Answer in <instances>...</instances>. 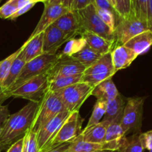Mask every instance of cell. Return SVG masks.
I'll return each mask as SVG.
<instances>
[{"label":"cell","mask_w":152,"mask_h":152,"mask_svg":"<svg viewBox=\"0 0 152 152\" xmlns=\"http://www.w3.org/2000/svg\"><path fill=\"white\" fill-rule=\"evenodd\" d=\"M39 102L29 101L28 104L18 112L7 117L3 126L0 142L10 146L13 143L23 137L31 129Z\"/></svg>","instance_id":"cell-1"},{"label":"cell","mask_w":152,"mask_h":152,"mask_svg":"<svg viewBox=\"0 0 152 152\" xmlns=\"http://www.w3.org/2000/svg\"><path fill=\"white\" fill-rule=\"evenodd\" d=\"M81 27L82 31H86L96 34L108 41L111 42L114 45V31L110 29L98 16L96 7L94 4L82 10L75 11Z\"/></svg>","instance_id":"cell-2"},{"label":"cell","mask_w":152,"mask_h":152,"mask_svg":"<svg viewBox=\"0 0 152 152\" xmlns=\"http://www.w3.org/2000/svg\"><path fill=\"white\" fill-rule=\"evenodd\" d=\"M64 110L66 109L59 97L53 92L47 91L40 100L30 130L37 133L43 126Z\"/></svg>","instance_id":"cell-3"},{"label":"cell","mask_w":152,"mask_h":152,"mask_svg":"<svg viewBox=\"0 0 152 152\" xmlns=\"http://www.w3.org/2000/svg\"><path fill=\"white\" fill-rule=\"evenodd\" d=\"M59 55L58 53L56 54L43 53L41 56L26 62L21 70L20 74L15 83L5 91L4 94H6L8 92L15 90L30 79L47 73L55 61L58 59Z\"/></svg>","instance_id":"cell-4"},{"label":"cell","mask_w":152,"mask_h":152,"mask_svg":"<svg viewBox=\"0 0 152 152\" xmlns=\"http://www.w3.org/2000/svg\"><path fill=\"white\" fill-rule=\"evenodd\" d=\"M145 97L128 98L121 119L122 129L126 136L131 132L140 133L142 127L143 105Z\"/></svg>","instance_id":"cell-5"},{"label":"cell","mask_w":152,"mask_h":152,"mask_svg":"<svg viewBox=\"0 0 152 152\" xmlns=\"http://www.w3.org/2000/svg\"><path fill=\"white\" fill-rule=\"evenodd\" d=\"M93 88L86 83H80L53 92L69 112L80 111L82 105L91 96Z\"/></svg>","instance_id":"cell-6"},{"label":"cell","mask_w":152,"mask_h":152,"mask_svg":"<svg viewBox=\"0 0 152 152\" xmlns=\"http://www.w3.org/2000/svg\"><path fill=\"white\" fill-rule=\"evenodd\" d=\"M111 52L102 55L97 62L86 68L82 74V83H86L94 88L104 80L112 78L117 72L113 65Z\"/></svg>","instance_id":"cell-7"},{"label":"cell","mask_w":152,"mask_h":152,"mask_svg":"<svg viewBox=\"0 0 152 152\" xmlns=\"http://www.w3.org/2000/svg\"><path fill=\"white\" fill-rule=\"evenodd\" d=\"M148 23L140 20L134 14L120 18L114 28V45L116 47L123 45L135 36L148 31Z\"/></svg>","instance_id":"cell-8"},{"label":"cell","mask_w":152,"mask_h":152,"mask_svg":"<svg viewBox=\"0 0 152 152\" xmlns=\"http://www.w3.org/2000/svg\"><path fill=\"white\" fill-rule=\"evenodd\" d=\"M47 74H42L24 83L19 87L6 94V96L20 97L29 101L39 102L48 90Z\"/></svg>","instance_id":"cell-9"},{"label":"cell","mask_w":152,"mask_h":152,"mask_svg":"<svg viewBox=\"0 0 152 152\" xmlns=\"http://www.w3.org/2000/svg\"><path fill=\"white\" fill-rule=\"evenodd\" d=\"M82 125L83 120L79 111L71 112L62 125L56 136L49 144L47 150L61 144L73 142L83 132Z\"/></svg>","instance_id":"cell-10"},{"label":"cell","mask_w":152,"mask_h":152,"mask_svg":"<svg viewBox=\"0 0 152 152\" xmlns=\"http://www.w3.org/2000/svg\"><path fill=\"white\" fill-rule=\"evenodd\" d=\"M59 57L46 73L48 80L58 77H73L82 75L86 68L70 56L59 53Z\"/></svg>","instance_id":"cell-11"},{"label":"cell","mask_w":152,"mask_h":152,"mask_svg":"<svg viewBox=\"0 0 152 152\" xmlns=\"http://www.w3.org/2000/svg\"><path fill=\"white\" fill-rule=\"evenodd\" d=\"M71 112L67 110L61 111L56 117L48 122L45 126L41 128L37 133V143L39 152H45L48 149L49 144L54 138L58 131L59 130L62 125L65 121Z\"/></svg>","instance_id":"cell-12"},{"label":"cell","mask_w":152,"mask_h":152,"mask_svg":"<svg viewBox=\"0 0 152 152\" xmlns=\"http://www.w3.org/2000/svg\"><path fill=\"white\" fill-rule=\"evenodd\" d=\"M71 39L51 25L43 31V53L56 54L58 49Z\"/></svg>","instance_id":"cell-13"},{"label":"cell","mask_w":152,"mask_h":152,"mask_svg":"<svg viewBox=\"0 0 152 152\" xmlns=\"http://www.w3.org/2000/svg\"><path fill=\"white\" fill-rule=\"evenodd\" d=\"M69 10H70L63 7L61 4H45V8L41 18L28 39L33 38L34 36L43 32L46 28L54 23L61 16L65 14Z\"/></svg>","instance_id":"cell-14"},{"label":"cell","mask_w":152,"mask_h":152,"mask_svg":"<svg viewBox=\"0 0 152 152\" xmlns=\"http://www.w3.org/2000/svg\"><path fill=\"white\" fill-rule=\"evenodd\" d=\"M53 25L59 28L63 34L71 39L77 35H80L82 29L77 18V13L74 10H69L61 16Z\"/></svg>","instance_id":"cell-15"},{"label":"cell","mask_w":152,"mask_h":152,"mask_svg":"<svg viewBox=\"0 0 152 152\" xmlns=\"http://www.w3.org/2000/svg\"><path fill=\"white\" fill-rule=\"evenodd\" d=\"M121 119H117L108 125L104 142L106 151L117 152L122 140L126 137L120 125Z\"/></svg>","instance_id":"cell-16"},{"label":"cell","mask_w":152,"mask_h":152,"mask_svg":"<svg viewBox=\"0 0 152 152\" xmlns=\"http://www.w3.org/2000/svg\"><path fill=\"white\" fill-rule=\"evenodd\" d=\"M111 54L116 72L130 66L138 56L132 49L126 47L124 45L114 48Z\"/></svg>","instance_id":"cell-17"},{"label":"cell","mask_w":152,"mask_h":152,"mask_svg":"<svg viewBox=\"0 0 152 152\" xmlns=\"http://www.w3.org/2000/svg\"><path fill=\"white\" fill-rule=\"evenodd\" d=\"M80 35L86 40L88 46L101 55H105L109 53L114 48V44L112 42L93 33L83 31Z\"/></svg>","instance_id":"cell-18"},{"label":"cell","mask_w":152,"mask_h":152,"mask_svg":"<svg viewBox=\"0 0 152 152\" xmlns=\"http://www.w3.org/2000/svg\"><path fill=\"white\" fill-rule=\"evenodd\" d=\"M109 123L101 121L87 129H84L80 134V137L85 142L92 143L103 144L105 140V134Z\"/></svg>","instance_id":"cell-19"},{"label":"cell","mask_w":152,"mask_h":152,"mask_svg":"<svg viewBox=\"0 0 152 152\" xmlns=\"http://www.w3.org/2000/svg\"><path fill=\"white\" fill-rule=\"evenodd\" d=\"M120 94L112 78H108L95 86L91 96H94L99 101L108 102L114 99Z\"/></svg>","instance_id":"cell-20"},{"label":"cell","mask_w":152,"mask_h":152,"mask_svg":"<svg viewBox=\"0 0 152 152\" xmlns=\"http://www.w3.org/2000/svg\"><path fill=\"white\" fill-rule=\"evenodd\" d=\"M22 54L25 62H28L43 54V32L28 39L24 43Z\"/></svg>","instance_id":"cell-21"},{"label":"cell","mask_w":152,"mask_h":152,"mask_svg":"<svg viewBox=\"0 0 152 152\" xmlns=\"http://www.w3.org/2000/svg\"><path fill=\"white\" fill-rule=\"evenodd\" d=\"M124 45L132 49L137 56L146 53L152 45V31L148 30L135 36Z\"/></svg>","instance_id":"cell-22"},{"label":"cell","mask_w":152,"mask_h":152,"mask_svg":"<svg viewBox=\"0 0 152 152\" xmlns=\"http://www.w3.org/2000/svg\"><path fill=\"white\" fill-rule=\"evenodd\" d=\"M126 99L121 94H119L114 99L107 102L106 111L102 121L111 123L118 118H122Z\"/></svg>","instance_id":"cell-23"},{"label":"cell","mask_w":152,"mask_h":152,"mask_svg":"<svg viewBox=\"0 0 152 152\" xmlns=\"http://www.w3.org/2000/svg\"><path fill=\"white\" fill-rule=\"evenodd\" d=\"M145 149L143 133L140 132L130 137H125L117 152H143Z\"/></svg>","instance_id":"cell-24"},{"label":"cell","mask_w":152,"mask_h":152,"mask_svg":"<svg viewBox=\"0 0 152 152\" xmlns=\"http://www.w3.org/2000/svg\"><path fill=\"white\" fill-rule=\"evenodd\" d=\"M102 56V55L91 48L86 44V45L81 50L74 54L71 57L74 59V60L81 63L82 65H83L87 68L93 64H94L96 62H97Z\"/></svg>","instance_id":"cell-25"},{"label":"cell","mask_w":152,"mask_h":152,"mask_svg":"<svg viewBox=\"0 0 152 152\" xmlns=\"http://www.w3.org/2000/svg\"><path fill=\"white\" fill-rule=\"evenodd\" d=\"M21 52L18 55L17 57L15 59V60L13 61L7 77H6L5 80H4V82L1 84V86L4 89V92L15 83V81H16L17 77H19V74H20L21 70L22 69L25 64L26 63Z\"/></svg>","instance_id":"cell-26"},{"label":"cell","mask_w":152,"mask_h":152,"mask_svg":"<svg viewBox=\"0 0 152 152\" xmlns=\"http://www.w3.org/2000/svg\"><path fill=\"white\" fill-rule=\"evenodd\" d=\"M108 151L105 150V145L103 144L92 143L85 142L80 136L74 140L70 145L67 152H101Z\"/></svg>","instance_id":"cell-27"},{"label":"cell","mask_w":152,"mask_h":152,"mask_svg":"<svg viewBox=\"0 0 152 152\" xmlns=\"http://www.w3.org/2000/svg\"><path fill=\"white\" fill-rule=\"evenodd\" d=\"M82 75L73 77H58L52 80H48V91L56 92L60 89L65 88L75 83L81 82Z\"/></svg>","instance_id":"cell-28"},{"label":"cell","mask_w":152,"mask_h":152,"mask_svg":"<svg viewBox=\"0 0 152 152\" xmlns=\"http://www.w3.org/2000/svg\"><path fill=\"white\" fill-rule=\"evenodd\" d=\"M131 2L132 14L140 20L147 22L149 0H131Z\"/></svg>","instance_id":"cell-29"},{"label":"cell","mask_w":152,"mask_h":152,"mask_svg":"<svg viewBox=\"0 0 152 152\" xmlns=\"http://www.w3.org/2000/svg\"><path fill=\"white\" fill-rule=\"evenodd\" d=\"M106 104L107 102L96 100V103L94 106L91 116L88 123L85 129H88V128L98 124L99 122L102 121V118L105 114V111H106Z\"/></svg>","instance_id":"cell-30"},{"label":"cell","mask_w":152,"mask_h":152,"mask_svg":"<svg viewBox=\"0 0 152 152\" xmlns=\"http://www.w3.org/2000/svg\"><path fill=\"white\" fill-rule=\"evenodd\" d=\"M86 45V42L83 37L80 38H74L68 40L66 43L65 48L62 50V55L66 56H72L75 53H78L80 50H81Z\"/></svg>","instance_id":"cell-31"},{"label":"cell","mask_w":152,"mask_h":152,"mask_svg":"<svg viewBox=\"0 0 152 152\" xmlns=\"http://www.w3.org/2000/svg\"><path fill=\"white\" fill-rule=\"evenodd\" d=\"M23 48L24 44L22 45V46H21L16 51H15L14 53L10 54L9 56H7L6 59H3L2 61L0 62V84L1 85L2 84L4 80H5V78L7 77V74H8L9 73V71H10V68H11V65L12 64H13V61H14L15 59L17 57L18 55L19 54V53L22 51Z\"/></svg>","instance_id":"cell-32"},{"label":"cell","mask_w":152,"mask_h":152,"mask_svg":"<svg viewBox=\"0 0 152 152\" xmlns=\"http://www.w3.org/2000/svg\"><path fill=\"white\" fill-rule=\"evenodd\" d=\"M22 152H39L37 143V133L28 130L24 135V144Z\"/></svg>","instance_id":"cell-33"},{"label":"cell","mask_w":152,"mask_h":152,"mask_svg":"<svg viewBox=\"0 0 152 152\" xmlns=\"http://www.w3.org/2000/svg\"><path fill=\"white\" fill-rule=\"evenodd\" d=\"M19 9L18 0H8L0 7V18L7 19L13 16Z\"/></svg>","instance_id":"cell-34"},{"label":"cell","mask_w":152,"mask_h":152,"mask_svg":"<svg viewBox=\"0 0 152 152\" xmlns=\"http://www.w3.org/2000/svg\"><path fill=\"white\" fill-rule=\"evenodd\" d=\"M96 13H97L98 16L100 18L101 20L110 28L113 31H114L115 28L116 23H117V19L114 16V15L112 13L108 10H102V9L96 8Z\"/></svg>","instance_id":"cell-35"},{"label":"cell","mask_w":152,"mask_h":152,"mask_svg":"<svg viewBox=\"0 0 152 152\" xmlns=\"http://www.w3.org/2000/svg\"><path fill=\"white\" fill-rule=\"evenodd\" d=\"M116 10L120 18L126 17L132 14L131 0H115Z\"/></svg>","instance_id":"cell-36"},{"label":"cell","mask_w":152,"mask_h":152,"mask_svg":"<svg viewBox=\"0 0 152 152\" xmlns=\"http://www.w3.org/2000/svg\"><path fill=\"white\" fill-rule=\"evenodd\" d=\"M94 4L95 5L96 8L102 9V10H108V11H110L111 13H112L116 17V19H117V22L120 19L117 10L111 5V3L108 0H94Z\"/></svg>","instance_id":"cell-37"},{"label":"cell","mask_w":152,"mask_h":152,"mask_svg":"<svg viewBox=\"0 0 152 152\" xmlns=\"http://www.w3.org/2000/svg\"><path fill=\"white\" fill-rule=\"evenodd\" d=\"M36 4H37V3L34 2V1H30L29 3H28V4H26L25 5L22 6V7H20V8L18 9L17 11H16V13L13 15V16H10V17L9 18V19H10V20H14V19H17L19 16H22V15L25 14V13H27L28 11H29V10H31V9L32 8V7H34Z\"/></svg>","instance_id":"cell-38"},{"label":"cell","mask_w":152,"mask_h":152,"mask_svg":"<svg viewBox=\"0 0 152 152\" xmlns=\"http://www.w3.org/2000/svg\"><path fill=\"white\" fill-rule=\"evenodd\" d=\"M94 4V0H74L71 10L77 11Z\"/></svg>","instance_id":"cell-39"},{"label":"cell","mask_w":152,"mask_h":152,"mask_svg":"<svg viewBox=\"0 0 152 152\" xmlns=\"http://www.w3.org/2000/svg\"><path fill=\"white\" fill-rule=\"evenodd\" d=\"M9 116H10V114H9V110L7 105H0V134H1L3 126Z\"/></svg>","instance_id":"cell-40"},{"label":"cell","mask_w":152,"mask_h":152,"mask_svg":"<svg viewBox=\"0 0 152 152\" xmlns=\"http://www.w3.org/2000/svg\"><path fill=\"white\" fill-rule=\"evenodd\" d=\"M23 144H24V137L18 140L16 142L12 144L9 148L7 149V152H22L23 150Z\"/></svg>","instance_id":"cell-41"},{"label":"cell","mask_w":152,"mask_h":152,"mask_svg":"<svg viewBox=\"0 0 152 152\" xmlns=\"http://www.w3.org/2000/svg\"><path fill=\"white\" fill-rule=\"evenodd\" d=\"M143 138L145 149H148L149 152H152V130L143 133Z\"/></svg>","instance_id":"cell-42"},{"label":"cell","mask_w":152,"mask_h":152,"mask_svg":"<svg viewBox=\"0 0 152 152\" xmlns=\"http://www.w3.org/2000/svg\"><path fill=\"white\" fill-rule=\"evenodd\" d=\"M71 142H66V143L61 144V145H57V146L50 148V149L47 150L45 152H67Z\"/></svg>","instance_id":"cell-43"},{"label":"cell","mask_w":152,"mask_h":152,"mask_svg":"<svg viewBox=\"0 0 152 152\" xmlns=\"http://www.w3.org/2000/svg\"><path fill=\"white\" fill-rule=\"evenodd\" d=\"M148 29L152 31V0H149L148 8Z\"/></svg>","instance_id":"cell-44"},{"label":"cell","mask_w":152,"mask_h":152,"mask_svg":"<svg viewBox=\"0 0 152 152\" xmlns=\"http://www.w3.org/2000/svg\"><path fill=\"white\" fill-rule=\"evenodd\" d=\"M73 2H74V0H61V4L70 10L72 9Z\"/></svg>","instance_id":"cell-45"},{"label":"cell","mask_w":152,"mask_h":152,"mask_svg":"<svg viewBox=\"0 0 152 152\" xmlns=\"http://www.w3.org/2000/svg\"><path fill=\"white\" fill-rule=\"evenodd\" d=\"M61 4V0H46L44 4Z\"/></svg>","instance_id":"cell-46"},{"label":"cell","mask_w":152,"mask_h":152,"mask_svg":"<svg viewBox=\"0 0 152 152\" xmlns=\"http://www.w3.org/2000/svg\"><path fill=\"white\" fill-rule=\"evenodd\" d=\"M7 99V97L6 96L5 94H4V89L3 88V87L1 86V85L0 84V99Z\"/></svg>","instance_id":"cell-47"},{"label":"cell","mask_w":152,"mask_h":152,"mask_svg":"<svg viewBox=\"0 0 152 152\" xmlns=\"http://www.w3.org/2000/svg\"><path fill=\"white\" fill-rule=\"evenodd\" d=\"M7 147H10V146H7V145H4V144H2L0 142V152L2 151L3 150L5 149V148H7Z\"/></svg>","instance_id":"cell-48"},{"label":"cell","mask_w":152,"mask_h":152,"mask_svg":"<svg viewBox=\"0 0 152 152\" xmlns=\"http://www.w3.org/2000/svg\"><path fill=\"white\" fill-rule=\"evenodd\" d=\"M108 1H109L110 3H111V5H112L113 7H114V8H115V10H116V2H115V0H108Z\"/></svg>","instance_id":"cell-49"},{"label":"cell","mask_w":152,"mask_h":152,"mask_svg":"<svg viewBox=\"0 0 152 152\" xmlns=\"http://www.w3.org/2000/svg\"><path fill=\"white\" fill-rule=\"evenodd\" d=\"M33 1H34V2L37 3V2H45V0H32Z\"/></svg>","instance_id":"cell-50"},{"label":"cell","mask_w":152,"mask_h":152,"mask_svg":"<svg viewBox=\"0 0 152 152\" xmlns=\"http://www.w3.org/2000/svg\"><path fill=\"white\" fill-rule=\"evenodd\" d=\"M4 100H5V99H0V105H1V104H2V102H4Z\"/></svg>","instance_id":"cell-51"},{"label":"cell","mask_w":152,"mask_h":152,"mask_svg":"<svg viewBox=\"0 0 152 152\" xmlns=\"http://www.w3.org/2000/svg\"><path fill=\"white\" fill-rule=\"evenodd\" d=\"M103 152H112V151H103Z\"/></svg>","instance_id":"cell-52"},{"label":"cell","mask_w":152,"mask_h":152,"mask_svg":"<svg viewBox=\"0 0 152 152\" xmlns=\"http://www.w3.org/2000/svg\"><path fill=\"white\" fill-rule=\"evenodd\" d=\"M1 1H2V0H0V3H1Z\"/></svg>","instance_id":"cell-53"},{"label":"cell","mask_w":152,"mask_h":152,"mask_svg":"<svg viewBox=\"0 0 152 152\" xmlns=\"http://www.w3.org/2000/svg\"><path fill=\"white\" fill-rule=\"evenodd\" d=\"M45 1H46V0H45ZM45 2H44V3H45Z\"/></svg>","instance_id":"cell-54"},{"label":"cell","mask_w":152,"mask_h":152,"mask_svg":"<svg viewBox=\"0 0 152 152\" xmlns=\"http://www.w3.org/2000/svg\"><path fill=\"white\" fill-rule=\"evenodd\" d=\"M101 152H103V151H101Z\"/></svg>","instance_id":"cell-55"}]
</instances>
